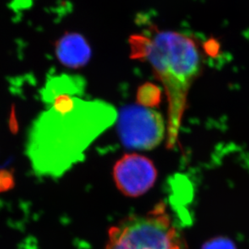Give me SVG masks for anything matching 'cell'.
<instances>
[{
  "label": "cell",
  "mask_w": 249,
  "mask_h": 249,
  "mask_svg": "<svg viewBox=\"0 0 249 249\" xmlns=\"http://www.w3.org/2000/svg\"><path fill=\"white\" fill-rule=\"evenodd\" d=\"M56 55L66 67L79 68L90 60L91 48L86 39L79 34L67 33L55 43Z\"/></svg>",
  "instance_id": "cell-6"
},
{
  "label": "cell",
  "mask_w": 249,
  "mask_h": 249,
  "mask_svg": "<svg viewBox=\"0 0 249 249\" xmlns=\"http://www.w3.org/2000/svg\"><path fill=\"white\" fill-rule=\"evenodd\" d=\"M138 103L140 106L152 108L160 103L161 91L158 87L151 83L139 87L137 93Z\"/></svg>",
  "instance_id": "cell-8"
},
{
  "label": "cell",
  "mask_w": 249,
  "mask_h": 249,
  "mask_svg": "<svg viewBox=\"0 0 249 249\" xmlns=\"http://www.w3.org/2000/svg\"><path fill=\"white\" fill-rule=\"evenodd\" d=\"M116 185L125 196H142L153 186L157 178L154 163L145 156L127 154L113 168Z\"/></svg>",
  "instance_id": "cell-5"
},
{
  "label": "cell",
  "mask_w": 249,
  "mask_h": 249,
  "mask_svg": "<svg viewBox=\"0 0 249 249\" xmlns=\"http://www.w3.org/2000/svg\"><path fill=\"white\" fill-rule=\"evenodd\" d=\"M201 249H237L235 243L225 236L212 238L206 241Z\"/></svg>",
  "instance_id": "cell-9"
},
{
  "label": "cell",
  "mask_w": 249,
  "mask_h": 249,
  "mask_svg": "<svg viewBox=\"0 0 249 249\" xmlns=\"http://www.w3.org/2000/svg\"><path fill=\"white\" fill-rule=\"evenodd\" d=\"M131 57L151 64L168 99L167 148L178 143L189 89L202 70V54L194 39L178 32L155 29L130 38Z\"/></svg>",
  "instance_id": "cell-2"
},
{
  "label": "cell",
  "mask_w": 249,
  "mask_h": 249,
  "mask_svg": "<svg viewBox=\"0 0 249 249\" xmlns=\"http://www.w3.org/2000/svg\"><path fill=\"white\" fill-rule=\"evenodd\" d=\"M118 133L124 146L151 150L165 136V124L160 113L144 106H127L118 114Z\"/></svg>",
  "instance_id": "cell-4"
},
{
  "label": "cell",
  "mask_w": 249,
  "mask_h": 249,
  "mask_svg": "<svg viewBox=\"0 0 249 249\" xmlns=\"http://www.w3.org/2000/svg\"><path fill=\"white\" fill-rule=\"evenodd\" d=\"M71 78L67 76H58L47 82L46 88L42 91V98L47 103L51 104L54 99L62 95L74 94L73 88L77 89L76 84Z\"/></svg>",
  "instance_id": "cell-7"
},
{
  "label": "cell",
  "mask_w": 249,
  "mask_h": 249,
  "mask_svg": "<svg viewBox=\"0 0 249 249\" xmlns=\"http://www.w3.org/2000/svg\"><path fill=\"white\" fill-rule=\"evenodd\" d=\"M51 105L34 121L26 151L36 175L55 178L84 160L85 151L118 114L106 101L71 95L58 96Z\"/></svg>",
  "instance_id": "cell-1"
},
{
  "label": "cell",
  "mask_w": 249,
  "mask_h": 249,
  "mask_svg": "<svg viewBox=\"0 0 249 249\" xmlns=\"http://www.w3.org/2000/svg\"><path fill=\"white\" fill-rule=\"evenodd\" d=\"M15 186V178L11 171L0 170V193L8 191Z\"/></svg>",
  "instance_id": "cell-10"
},
{
  "label": "cell",
  "mask_w": 249,
  "mask_h": 249,
  "mask_svg": "<svg viewBox=\"0 0 249 249\" xmlns=\"http://www.w3.org/2000/svg\"><path fill=\"white\" fill-rule=\"evenodd\" d=\"M165 204L144 214L129 216L108 230L106 249H185Z\"/></svg>",
  "instance_id": "cell-3"
}]
</instances>
